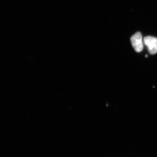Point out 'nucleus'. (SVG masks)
<instances>
[{
    "label": "nucleus",
    "instance_id": "f257e3e1",
    "mask_svg": "<svg viewBox=\"0 0 157 157\" xmlns=\"http://www.w3.org/2000/svg\"><path fill=\"white\" fill-rule=\"evenodd\" d=\"M131 42L136 52H140L142 51L143 49V43L142 35L140 32H137L131 37Z\"/></svg>",
    "mask_w": 157,
    "mask_h": 157
},
{
    "label": "nucleus",
    "instance_id": "f03ea898",
    "mask_svg": "<svg viewBox=\"0 0 157 157\" xmlns=\"http://www.w3.org/2000/svg\"><path fill=\"white\" fill-rule=\"evenodd\" d=\"M144 43L151 55L157 53V38L154 37L147 36L144 39Z\"/></svg>",
    "mask_w": 157,
    "mask_h": 157
},
{
    "label": "nucleus",
    "instance_id": "7ed1b4c3",
    "mask_svg": "<svg viewBox=\"0 0 157 157\" xmlns=\"http://www.w3.org/2000/svg\"><path fill=\"white\" fill-rule=\"evenodd\" d=\"M147 57H148V56L147 55H145V57L147 58Z\"/></svg>",
    "mask_w": 157,
    "mask_h": 157
}]
</instances>
